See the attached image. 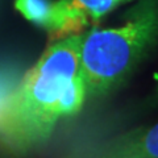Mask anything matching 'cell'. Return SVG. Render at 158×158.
<instances>
[{
    "label": "cell",
    "mask_w": 158,
    "mask_h": 158,
    "mask_svg": "<svg viewBox=\"0 0 158 158\" xmlns=\"http://www.w3.org/2000/svg\"><path fill=\"white\" fill-rule=\"evenodd\" d=\"M86 85L83 82V79L79 74L78 77L73 78L70 82L67 83V86L63 88V91L59 96L58 100V115L59 117L62 116H73L83 106L86 98Z\"/></svg>",
    "instance_id": "cell-5"
},
{
    "label": "cell",
    "mask_w": 158,
    "mask_h": 158,
    "mask_svg": "<svg viewBox=\"0 0 158 158\" xmlns=\"http://www.w3.org/2000/svg\"><path fill=\"white\" fill-rule=\"evenodd\" d=\"M52 4L49 0H16L15 7L27 20L46 28Z\"/></svg>",
    "instance_id": "cell-6"
},
{
    "label": "cell",
    "mask_w": 158,
    "mask_h": 158,
    "mask_svg": "<svg viewBox=\"0 0 158 158\" xmlns=\"http://www.w3.org/2000/svg\"><path fill=\"white\" fill-rule=\"evenodd\" d=\"M127 2L131 0H57L52 4L46 29L57 40L78 34Z\"/></svg>",
    "instance_id": "cell-3"
},
{
    "label": "cell",
    "mask_w": 158,
    "mask_h": 158,
    "mask_svg": "<svg viewBox=\"0 0 158 158\" xmlns=\"http://www.w3.org/2000/svg\"><path fill=\"white\" fill-rule=\"evenodd\" d=\"M63 158H94V148L74 150L71 153H69V154H66Z\"/></svg>",
    "instance_id": "cell-7"
},
{
    "label": "cell",
    "mask_w": 158,
    "mask_h": 158,
    "mask_svg": "<svg viewBox=\"0 0 158 158\" xmlns=\"http://www.w3.org/2000/svg\"><path fill=\"white\" fill-rule=\"evenodd\" d=\"M157 34V12L153 4L117 28L92 29L82 36L79 73L87 92L102 95L132 73Z\"/></svg>",
    "instance_id": "cell-2"
},
{
    "label": "cell",
    "mask_w": 158,
    "mask_h": 158,
    "mask_svg": "<svg viewBox=\"0 0 158 158\" xmlns=\"http://www.w3.org/2000/svg\"><path fill=\"white\" fill-rule=\"evenodd\" d=\"M94 158H158V127H141L118 136L100 148Z\"/></svg>",
    "instance_id": "cell-4"
},
{
    "label": "cell",
    "mask_w": 158,
    "mask_h": 158,
    "mask_svg": "<svg viewBox=\"0 0 158 158\" xmlns=\"http://www.w3.org/2000/svg\"><path fill=\"white\" fill-rule=\"evenodd\" d=\"M81 34L58 40L0 104V140L15 152L44 144L56 127L58 100L79 74Z\"/></svg>",
    "instance_id": "cell-1"
}]
</instances>
